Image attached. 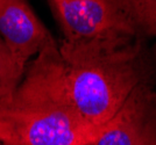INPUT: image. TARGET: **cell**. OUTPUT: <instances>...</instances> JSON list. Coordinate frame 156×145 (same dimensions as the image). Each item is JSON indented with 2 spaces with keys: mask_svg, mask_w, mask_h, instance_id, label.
Here are the masks:
<instances>
[{
  "mask_svg": "<svg viewBox=\"0 0 156 145\" xmlns=\"http://www.w3.org/2000/svg\"><path fill=\"white\" fill-rule=\"evenodd\" d=\"M68 42L139 35L124 0H48ZM140 36V35H139Z\"/></svg>",
  "mask_w": 156,
  "mask_h": 145,
  "instance_id": "3",
  "label": "cell"
},
{
  "mask_svg": "<svg viewBox=\"0 0 156 145\" xmlns=\"http://www.w3.org/2000/svg\"><path fill=\"white\" fill-rule=\"evenodd\" d=\"M125 9L136 33L146 39H156V0H124Z\"/></svg>",
  "mask_w": 156,
  "mask_h": 145,
  "instance_id": "7",
  "label": "cell"
},
{
  "mask_svg": "<svg viewBox=\"0 0 156 145\" xmlns=\"http://www.w3.org/2000/svg\"><path fill=\"white\" fill-rule=\"evenodd\" d=\"M0 37L25 67L46 46L56 43L27 0H0Z\"/></svg>",
  "mask_w": 156,
  "mask_h": 145,
  "instance_id": "5",
  "label": "cell"
},
{
  "mask_svg": "<svg viewBox=\"0 0 156 145\" xmlns=\"http://www.w3.org/2000/svg\"><path fill=\"white\" fill-rule=\"evenodd\" d=\"M0 145H14V144H9V143H6V142H0Z\"/></svg>",
  "mask_w": 156,
  "mask_h": 145,
  "instance_id": "9",
  "label": "cell"
},
{
  "mask_svg": "<svg viewBox=\"0 0 156 145\" xmlns=\"http://www.w3.org/2000/svg\"><path fill=\"white\" fill-rule=\"evenodd\" d=\"M156 144V81L143 84L101 130L92 145Z\"/></svg>",
  "mask_w": 156,
  "mask_h": 145,
  "instance_id": "4",
  "label": "cell"
},
{
  "mask_svg": "<svg viewBox=\"0 0 156 145\" xmlns=\"http://www.w3.org/2000/svg\"><path fill=\"white\" fill-rule=\"evenodd\" d=\"M155 50H156V46H155Z\"/></svg>",
  "mask_w": 156,
  "mask_h": 145,
  "instance_id": "10",
  "label": "cell"
},
{
  "mask_svg": "<svg viewBox=\"0 0 156 145\" xmlns=\"http://www.w3.org/2000/svg\"><path fill=\"white\" fill-rule=\"evenodd\" d=\"M12 132L9 129V125L7 124L4 120L0 119V142H6L12 144Z\"/></svg>",
  "mask_w": 156,
  "mask_h": 145,
  "instance_id": "8",
  "label": "cell"
},
{
  "mask_svg": "<svg viewBox=\"0 0 156 145\" xmlns=\"http://www.w3.org/2000/svg\"><path fill=\"white\" fill-rule=\"evenodd\" d=\"M154 145H156V144H154Z\"/></svg>",
  "mask_w": 156,
  "mask_h": 145,
  "instance_id": "11",
  "label": "cell"
},
{
  "mask_svg": "<svg viewBox=\"0 0 156 145\" xmlns=\"http://www.w3.org/2000/svg\"><path fill=\"white\" fill-rule=\"evenodd\" d=\"M147 41L122 35L58 43L69 95L92 128L101 131L140 86L156 81L155 46Z\"/></svg>",
  "mask_w": 156,
  "mask_h": 145,
  "instance_id": "1",
  "label": "cell"
},
{
  "mask_svg": "<svg viewBox=\"0 0 156 145\" xmlns=\"http://www.w3.org/2000/svg\"><path fill=\"white\" fill-rule=\"evenodd\" d=\"M0 119L9 125L14 145H92L101 132L87 124L72 103L57 42L27 64Z\"/></svg>",
  "mask_w": 156,
  "mask_h": 145,
  "instance_id": "2",
  "label": "cell"
},
{
  "mask_svg": "<svg viewBox=\"0 0 156 145\" xmlns=\"http://www.w3.org/2000/svg\"><path fill=\"white\" fill-rule=\"evenodd\" d=\"M26 67L22 66L0 37V109L12 103Z\"/></svg>",
  "mask_w": 156,
  "mask_h": 145,
  "instance_id": "6",
  "label": "cell"
}]
</instances>
